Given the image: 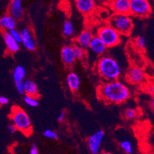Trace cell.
I'll list each match as a JSON object with an SVG mask.
<instances>
[{"label": "cell", "instance_id": "20", "mask_svg": "<svg viewBox=\"0 0 154 154\" xmlns=\"http://www.w3.org/2000/svg\"><path fill=\"white\" fill-rule=\"evenodd\" d=\"M24 91H25V94L26 95H31V96L37 97L39 95L38 85L32 80L27 79L24 82Z\"/></svg>", "mask_w": 154, "mask_h": 154}, {"label": "cell", "instance_id": "23", "mask_svg": "<svg viewBox=\"0 0 154 154\" xmlns=\"http://www.w3.org/2000/svg\"><path fill=\"white\" fill-rule=\"evenodd\" d=\"M73 48H74V51H75V56H76L77 59L82 60L84 59V58H85V49L84 48L81 47L78 45L75 44L73 45Z\"/></svg>", "mask_w": 154, "mask_h": 154}, {"label": "cell", "instance_id": "21", "mask_svg": "<svg viewBox=\"0 0 154 154\" xmlns=\"http://www.w3.org/2000/svg\"><path fill=\"white\" fill-rule=\"evenodd\" d=\"M75 32V27L72 22L69 20L64 21L63 24V35L65 37H71L74 35Z\"/></svg>", "mask_w": 154, "mask_h": 154}, {"label": "cell", "instance_id": "1", "mask_svg": "<svg viewBox=\"0 0 154 154\" xmlns=\"http://www.w3.org/2000/svg\"><path fill=\"white\" fill-rule=\"evenodd\" d=\"M97 96L105 103L119 104L128 100L131 91L124 84L115 80L102 83L97 88Z\"/></svg>", "mask_w": 154, "mask_h": 154}, {"label": "cell", "instance_id": "5", "mask_svg": "<svg viewBox=\"0 0 154 154\" xmlns=\"http://www.w3.org/2000/svg\"><path fill=\"white\" fill-rule=\"evenodd\" d=\"M97 35L100 38L107 48H113L121 42V35L110 24L100 26L97 32Z\"/></svg>", "mask_w": 154, "mask_h": 154}, {"label": "cell", "instance_id": "27", "mask_svg": "<svg viewBox=\"0 0 154 154\" xmlns=\"http://www.w3.org/2000/svg\"><path fill=\"white\" fill-rule=\"evenodd\" d=\"M10 35H12V37L15 40L18 42L19 43H22V35H21V32H19L16 29H11L10 31H9Z\"/></svg>", "mask_w": 154, "mask_h": 154}, {"label": "cell", "instance_id": "18", "mask_svg": "<svg viewBox=\"0 0 154 154\" xmlns=\"http://www.w3.org/2000/svg\"><path fill=\"white\" fill-rule=\"evenodd\" d=\"M22 2V0H11L9 5V13L13 15L17 20L22 19L24 14Z\"/></svg>", "mask_w": 154, "mask_h": 154}, {"label": "cell", "instance_id": "8", "mask_svg": "<svg viewBox=\"0 0 154 154\" xmlns=\"http://www.w3.org/2000/svg\"><path fill=\"white\" fill-rule=\"evenodd\" d=\"M103 137H104V132L102 130L97 131L96 133L88 137V146L91 153L97 154L100 152V146Z\"/></svg>", "mask_w": 154, "mask_h": 154}, {"label": "cell", "instance_id": "4", "mask_svg": "<svg viewBox=\"0 0 154 154\" xmlns=\"http://www.w3.org/2000/svg\"><path fill=\"white\" fill-rule=\"evenodd\" d=\"M109 24L123 35H130L134 29V22L131 15L114 14L109 19Z\"/></svg>", "mask_w": 154, "mask_h": 154}, {"label": "cell", "instance_id": "12", "mask_svg": "<svg viewBox=\"0 0 154 154\" xmlns=\"http://www.w3.org/2000/svg\"><path fill=\"white\" fill-rule=\"evenodd\" d=\"M108 48L106 46V45L103 43L100 38L97 35L94 36L91 42L90 46H89V49L91 50L94 54L96 56H102L105 54L106 51Z\"/></svg>", "mask_w": 154, "mask_h": 154}, {"label": "cell", "instance_id": "14", "mask_svg": "<svg viewBox=\"0 0 154 154\" xmlns=\"http://www.w3.org/2000/svg\"><path fill=\"white\" fill-rule=\"evenodd\" d=\"M61 61L66 66H71L77 59L73 45H65L61 48Z\"/></svg>", "mask_w": 154, "mask_h": 154}, {"label": "cell", "instance_id": "17", "mask_svg": "<svg viewBox=\"0 0 154 154\" xmlns=\"http://www.w3.org/2000/svg\"><path fill=\"white\" fill-rule=\"evenodd\" d=\"M17 25V19L11 14H5L2 15L0 19V26L2 30L10 31L11 29H15Z\"/></svg>", "mask_w": 154, "mask_h": 154}, {"label": "cell", "instance_id": "31", "mask_svg": "<svg viewBox=\"0 0 154 154\" xmlns=\"http://www.w3.org/2000/svg\"><path fill=\"white\" fill-rule=\"evenodd\" d=\"M8 131H9V132H10L11 134H14V133L16 132V131H18V130L17 128H16V127H15L13 124H9V125L8 126Z\"/></svg>", "mask_w": 154, "mask_h": 154}, {"label": "cell", "instance_id": "3", "mask_svg": "<svg viewBox=\"0 0 154 154\" xmlns=\"http://www.w3.org/2000/svg\"><path fill=\"white\" fill-rule=\"evenodd\" d=\"M9 117L18 131L22 132L26 136H29L32 134V122L30 117L25 110L17 106H14L12 107Z\"/></svg>", "mask_w": 154, "mask_h": 154}, {"label": "cell", "instance_id": "10", "mask_svg": "<svg viewBox=\"0 0 154 154\" xmlns=\"http://www.w3.org/2000/svg\"><path fill=\"white\" fill-rule=\"evenodd\" d=\"M26 69L21 65H18L15 68L13 71V79L15 82V88L19 94H25L24 91V79L26 78Z\"/></svg>", "mask_w": 154, "mask_h": 154}, {"label": "cell", "instance_id": "29", "mask_svg": "<svg viewBox=\"0 0 154 154\" xmlns=\"http://www.w3.org/2000/svg\"><path fill=\"white\" fill-rule=\"evenodd\" d=\"M146 91L148 94L151 95H154V84H148L146 86Z\"/></svg>", "mask_w": 154, "mask_h": 154}, {"label": "cell", "instance_id": "24", "mask_svg": "<svg viewBox=\"0 0 154 154\" xmlns=\"http://www.w3.org/2000/svg\"><path fill=\"white\" fill-rule=\"evenodd\" d=\"M120 148L122 149V150L124 151L126 153H132L133 152V146L131 143V141L129 140H123L120 142Z\"/></svg>", "mask_w": 154, "mask_h": 154}, {"label": "cell", "instance_id": "35", "mask_svg": "<svg viewBox=\"0 0 154 154\" xmlns=\"http://www.w3.org/2000/svg\"><path fill=\"white\" fill-rule=\"evenodd\" d=\"M151 107H152V108L154 110V95L153 97H152V100H151Z\"/></svg>", "mask_w": 154, "mask_h": 154}, {"label": "cell", "instance_id": "25", "mask_svg": "<svg viewBox=\"0 0 154 154\" xmlns=\"http://www.w3.org/2000/svg\"><path fill=\"white\" fill-rule=\"evenodd\" d=\"M137 114L138 113L134 108H127L124 112V116L127 120H134L137 117Z\"/></svg>", "mask_w": 154, "mask_h": 154}, {"label": "cell", "instance_id": "34", "mask_svg": "<svg viewBox=\"0 0 154 154\" xmlns=\"http://www.w3.org/2000/svg\"><path fill=\"white\" fill-rule=\"evenodd\" d=\"M100 3L103 4H110L112 0H98Z\"/></svg>", "mask_w": 154, "mask_h": 154}, {"label": "cell", "instance_id": "28", "mask_svg": "<svg viewBox=\"0 0 154 154\" xmlns=\"http://www.w3.org/2000/svg\"><path fill=\"white\" fill-rule=\"evenodd\" d=\"M45 137L48 139L50 140H58V135L57 134V133L54 132V131H51V130H45L43 133Z\"/></svg>", "mask_w": 154, "mask_h": 154}, {"label": "cell", "instance_id": "15", "mask_svg": "<svg viewBox=\"0 0 154 154\" xmlns=\"http://www.w3.org/2000/svg\"><path fill=\"white\" fill-rule=\"evenodd\" d=\"M93 37L94 35L91 31H90L89 29H85L76 37L75 44L84 48L85 49L89 48L91 42Z\"/></svg>", "mask_w": 154, "mask_h": 154}, {"label": "cell", "instance_id": "13", "mask_svg": "<svg viewBox=\"0 0 154 154\" xmlns=\"http://www.w3.org/2000/svg\"><path fill=\"white\" fill-rule=\"evenodd\" d=\"M22 35V44L29 51H35L36 48V42L32 35L31 30L28 28L23 29L21 31Z\"/></svg>", "mask_w": 154, "mask_h": 154}, {"label": "cell", "instance_id": "2", "mask_svg": "<svg viewBox=\"0 0 154 154\" xmlns=\"http://www.w3.org/2000/svg\"><path fill=\"white\" fill-rule=\"evenodd\" d=\"M97 73L105 82L117 80L121 69L117 61L109 55L100 56L95 64Z\"/></svg>", "mask_w": 154, "mask_h": 154}, {"label": "cell", "instance_id": "33", "mask_svg": "<svg viewBox=\"0 0 154 154\" xmlns=\"http://www.w3.org/2000/svg\"><path fill=\"white\" fill-rule=\"evenodd\" d=\"M64 119H65V113L64 112H61L59 115H58L57 120H58V122H62V121L64 120Z\"/></svg>", "mask_w": 154, "mask_h": 154}, {"label": "cell", "instance_id": "7", "mask_svg": "<svg viewBox=\"0 0 154 154\" xmlns=\"http://www.w3.org/2000/svg\"><path fill=\"white\" fill-rule=\"evenodd\" d=\"M146 75L143 70L140 67L132 66L128 70L126 75V79L129 83L132 85H139L143 83Z\"/></svg>", "mask_w": 154, "mask_h": 154}, {"label": "cell", "instance_id": "32", "mask_svg": "<svg viewBox=\"0 0 154 154\" xmlns=\"http://www.w3.org/2000/svg\"><path fill=\"white\" fill-rule=\"evenodd\" d=\"M9 103V99L5 97H0V104L1 105H5Z\"/></svg>", "mask_w": 154, "mask_h": 154}, {"label": "cell", "instance_id": "19", "mask_svg": "<svg viewBox=\"0 0 154 154\" xmlns=\"http://www.w3.org/2000/svg\"><path fill=\"white\" fill-rule=\"evenodd\" d=\"M66 82L68 88L72 92L78 91L81 86V80L75 72H70L66 78Z\"/></svg>", "mask_w": 154, "mask_h": 154}, {"label": "cell", "instance_id": "6", "mask_svg": "<svg viewBox=\"0 0 154 154\" xmlns=\"http://www.w3.org/2000/svg\"><path fill=\"white\" fill-rule=\"evenodd\" d=\"M152 12L150 3L148 0H131L130 15L136 17L146 18Z\"/></svg>", "mask_w": 154, "mask_h": 154}, {"label": "cell", "instance_id": "26", "mask_svg": "<svg viewBox=\"0 0 154 154\" xmlns=\"http://www.w3.org/2000/svg\"><path fill=\"white\" fill-rule=\"evenodd\" d=\"M135 46L140 50H144L146 46V42L145 38L143 36H138L137 38H135Z\"/></svg>", "mask_w": 154, "mask_h": 154}, {"label": "cell", "instance_id": "22", "mask_svg": "<svg viewBox=\"0 0 154 154\" xmlns=\"http://www.w3.org/2000/svg\"><path fill=\"white\" fill-rule=\"evenodd\" d=\"M24 102L32 107H35L38 105V100L37 97L31 96V95H25L24 97Z\"/></svg>", "mask_w": 154, "mask_h": 154}, {"label": "cell", "instance_id": "30", "mask_svg": "<svg viewBox=\"0 0 154 154\" xmlns=\"http://www.w3.org/2000/svg\"><path fill=\"white\" fill-rule=\"evenodd\" d=\"M29 153L30 154H38V149L37 146L36 145H32L31 147L30 150H29Z\"/></svg>", "mask_w": 154, "mask_h": 154}, {"label": "cell", "instance_id": "16", "mask_svg": "<svg viewBox=\"0 0 154 154\" xmlns=\"http://www.w3.org/2000/svg\"><path fill=\"white\" fill-rule=\"evenodd\" d=\"M2 37H3L4 42H5V45H6L7 50L10 53H15L17 52L20 48L19 44L20 43L18 42L16 40L12 37L9 32L8 31H5L2 33Z\"/></svg>", "mask_w": 154, "mask_h": 154}, {"label": "cell", "instance_id": "9", "mask_svg": "<svg viewBox=\"0 0 154 154\" xmlns=\"http://www.w3.org/2000/svg\"><path fill=\"white\" fill-rule=\"evenodd\" d=\"M131 2V0H112L109 6L114 14L130 15Z\"/></svg>", "mask_w": 154, "mask_h": 154}, {"label": "cell", "instance_id": "11", "mask_svg": "<svg viewBox=\"0 0 154 154\" xmlns=\"http://www.w3.org/2000/svg\"><path fill=\"white\" fill-rule=\"evenodd\" d=\"M78 12L85 15H91L96 9V0H75Z\"/></svg>", "mask_w": 154, "mask_h": 154}]
</instances>
